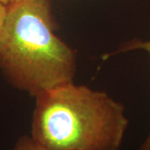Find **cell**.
I'll list each match as a JSON object with an SVG mask.
<instances>
[{
  "label": "cell",
  "mask_w": 150,
  "mask_h": 150,
  "mask_svg": "<svg viewBox=\"0 0 150 150\" xmlns=\"http://www.w3.org/2000/svg\"><path fill=\"white\" fill-rule=\"evenodd\" d=\"M0 69L12 85L34 97L73 82L76 54L54 33L50 0L8 5Z\"/></svg>",
  "instance_id": "cell-1"
},
{
  "label": "cell",
  "mask_w": 150,
  "mask_h": 150,
  "mask_svg": "<svg viewBox=\"0 0 150 150\" xmlns=\"http://www.w3.org/2000/svg\"><path fill=\"white\" fill-rule=\"evenodd\" d=\"M36 98L31 137L52 150H119L129 126L123 104L74 82Z\"/></svg>",
  "instance_id": "cell-2"
},
{
  "label": "cell",
  "mask_w": 150,
  "mask_h": 150,
  "mask_svg": "<svg viewBox=\"0 0 150 150\" xmlns=\"http://www.w3.org/2000/svg\"><path fill=\"white\" fill-rule=\"evenodd\" d=\"M13 150H52L34 140L31 136L23 135L17 140Z\"/></svg>",
  "instance_id": "cell-3"
},
{
  "label": "cell",
  "mask_w": 150,
  "mask_h": 150,
  "mask_svg": "<svg viewBox=\"0 0 150 150\" xmlns=\"http://www.w3.org/2000/svg\"><path fill=\"white\" fill-rule=\"evenodd\" d=\"M133 49H142L148 52L150 56V39L148 41H133L123 48V50H133ZM148 138H150V132Z\"/></svg>",
  "instance_id": "cell-4"
},
{
  "label": "cell",
  "mask_w": 150,
  "mask_h": 150,
  "mask_svg": "<svg viewBox=\"0 0 150 150\" xmlns=\"http://www.w3.org/2000/svg\"><path fill=\"white\" fill-rule=\"evenodd\" d=\"M7 13H8V6L0 2V35L5 23Z\"/></svg>",
  "instance_id": "cell-5"
},
{
  "label": "cell",
  "mask_w": 150,
  "mask_h": 150,
  "mask_svg": "<svg viewBox=\"0 0 150 150\" xmlns=\"http://www.w3.org/2000/svg\"><path fill=\"white\" fill-rule=\"evenodd\" d=\"M140 150H150V138H147L144 143L141 146Z\"/></svg>",
  "instance_id": "cell-6"
},
{
  "label": "cell",
  "mask_w": 150,
  "mask_h": 150,
  "mask_svg": "<svg viewBox=\"0 0 150 150\" xmlns=\"http://www.w3.org/2000/svg\"><path fill=\"white\" fill-rule=\"evenodd\" d=\"M18 1H22V0H0V2L5 5H9L11 4H13V3H16V2H18Z\"/></svg>",
  "instance_id": "cell-7"
}]
</instances>
